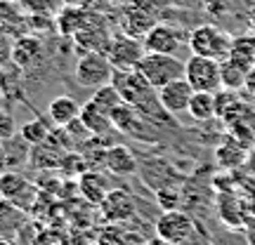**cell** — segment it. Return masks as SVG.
Here are the masks:
<instances>
[{"label":"cell","mask_w":255,"mask_h":245,"mask_svg":"<svg viewBox=\"0 0 255 245\" xmlns=\"http://www.w3.org/2000/svg\"><path fill=\"white\" fill-rule=\"evenodd\" d=\"M232 43H234V38L215 24H201L187 38V47H189L191 55L210 57V59H218V62H225L229 57Z\"/></svg>","instance_id":"1"},{"label":"cell","mask_w":255,"mask_h":245,"mask_svg":"<svg viewBox=\"0 0 255 245\" xmlns=\"http://www.w3.org/2000/svg\"><path fill=\"white\" fill-rule=\"evenodd\" d=\"M137 71L142 73L154 90L163 87L168 82L184 78V62L177 55H158V52H146L142 62L137 66Z\"/></svg>","instance_id":"2"},{"label":"cell","mask_w":255,"mask_h":245,"mask_svg":"<svg viewBox=\"0 0 255 245\" xmlns=\"http://www.w3.org/2000/svg\"><path fill=\"white\" fill-rule=\"evenodd\" d=\"M116 76V69L111 66L109 57L104 52H85L81 55V59L76 62L73 69V78L81 87H92L97 90L102 85H109Z\"/></svg>","instance_id":"3"},{"label":"cell","mask_w":255,"mask_h":245,"mask_svg":"<svg viewBox=\"0 0 255 245\" xmlns=\"http://www.w3.org/2000/svg\"><path fill=\"white\" fill-rule=\"evenodd\" d=\"M184 78L194 92H218L222 90V76H220V62L210 57L191 55L184 62Z\"/></svg>","instance_id":"4"},{"label":"cell","mask_w":255,"mask_h":245,"mask_svg":"<svg viewBox=\"0 0 255 245\" xmlns=\"http://www.w3.org/2000/svg\"><path fill=\"white\" fill-rule=\"evenodd\" d=\"M144 55H146V50H144L142 38L128 36V33H121V36L111 38V45L107 50V57H109L111 66L116 71H137V66H139Z\"/></svg>","instance_id":"5"},{"label":"cell","mask_w":255,"mask_h":245,"mask_svg":"<svg viewBox=\"0 0 255 245\" xmlns=\"http://www.w3.org/2000/svg\"><path fill=\"white\" fill-rule=\"evenodd\" d=\"M0 191H2V198L14 203L19 210H28L36 205V196H38V186L26 174L17 172V170H7V172L0 174Z\"/></svg>","instance_id":"6"},{"label":"cell","mask_w":255,"mask_h":245,"mask_svg":"<svg viewBox=\"0 0 255 245\" xmlns=\"http://www.w3.org/2000/svg\"><path fill=\"white\" fill-rule=\"evenodd\" d=\"M154 229H156V236L165 238V241H170L175 245L184 243L187 238H191L196 234L194 219L187 212H182V210H163L161 217L156 219Z\"/></svg>","instance_id":"7"},{"label":"cell","mask_w":255,"mask_h":245,"mask_svg":"<svg viewBox=\"0 0 255 245\" xmlns=\"http://www.w3.org/2000/svg\"><path fill=\"white\" fill-rule=\"evenodd\" d=\"M194 97V87H191L187 78H180V81H173L158 87L156 90V99L161 104V109L170 116H180V113H187L189 109V101Z\"/></svg>","instance_id":"8"},{"label":"cell","mask_w":255,"mask_h":245,"mask_svg":"<svg viewBox=\"0 0 255 245\" xmlns=\"http://www.w3.org/2000/svg\"><path fill=\"white\" fill-rule=\"evenodd\" d=\"M144 50L146 52H158V55H177L180 47H182L184 38L182 33L175 26H168V24H156L144 38Z\"/></svg>","instance_id":"9"},{"label":"cell","mask_w":255,"mask_h":245,"mask_svg":"<svg viewBox=\"0 0 255 245\" xmlns=\"http://www.w3.org/2000/svg\"><path fill=\"white\" fill-rule=\"evenodd\" d=\"M100 208L109 224H121V222H128V219L135 217V200L130 193L121 189H111L107 193V198L100 203Z\"/></svg>","instance_id":"10"},{"label":"cell","mask_w":255,"mask_h":245,"mask_svg":"<svg viewBox=\"0 0 255 245\" xmlns=\"http://www.w3.org/2000/svg\"><path fill=\"white\" fill-rule=\"evenodd\" d=\"M109 191L111 186L107 182V174H102L100 170H85L78 177V193L92 205H100L102 200L107 198Z\"/></svg>","instance_id":"11"},{"label":"cell","mask_w":255,"mask_h":245,"mask_svg":"<svg viewBox=\"0 0 255 245\" xmlns=\"http://www.w3.org/2000/svg\"><path fill=\"white\" fill-rule=\"evenodd\" d=\"M104 170H109L116 177H130L137 172V158L132 151L123 144H114L107 149V158H104Z\"/></svg>","instance_id":"12"},{"label":"cell","mask_w":255,"mask_h":245,"mask_svg":"<svg viewBox=\"0 0 255 245\" xmlns=\"http://www.w3.org/2000/svg\"><path fill=\"white\" fill-rule=\"evenodd\" d=\"M123 33H128V36H135V38H144L151 28L156 26L154 17L149 14V12H144V7L142 5H137V2H130L126 7V12H123Z\"/></svg>","instance_id":"13"},{"label":"cell","mask_w":255,"mask_h":245,"mask_svg":"<svg viewBox=\"0 0 255 245\" xmlns=\"http://www.w3.org/2000/svg\"><path fill=\"white\" fill-rule=\"evenodd\" d=\"M47 118L57 127H66L76 118H81V104L69 97V94H59L55 99H50L47 104Z\"/></svg>","instance_id":"14"},{"label":"cell","mask_w":255,"mask_h":245,"mask_svg":"<svg viewBox=\"0 0 255 245\" xmlns=\"http://www.w3.org/2000/svg\"><path fill=\"white\" fill-rule=\"evenodd\" d=\"M43 59V43L33 36H21L12 43V62L21 69H33Z\"/></svg>","instance_id":"15"},{"label":"cell","mask_w":255,"mask_h":245,"mask_svg":"<svg viewBox=\"0 0 255 245\" xmlns=\"http://www.w3.org/2000/svg\"><path fill=\"white\" fill-rule=\"evenodd\" d=\"M248 151H251V149H246L244 144H239L234 137H227V139L218 146L215 158H218L220 167H225V170H237L241 165H246Z\"/></svg>","instance_id":"16"},{"label":"cell","mask_w":255,"mask_h":245,"mask_svg":"<svg viewBox=\"0 0 255 245\" xmlns=\"http://www.w3.org/2000/svg\"><path fill=\"white\" fill-rule=\"evenodd\" d=\"M81 120H83V125L90 130V135H95V137H107L111 130H114L111 116L104 113L102 109H97L92 101H88V104L81 106Z\"/></svg>","instance_id":"17"},{"label":"cell","mask_w":255,"mask_h":245,"mask_svg":"<svg viewBox=\"0 0 255 245\" xmlns=\"http://www.w3.org/2000/svg\"><path fill=\"white\" fill-rule=\"evenodd\" d=\"M88 24H90V21H88L85 9L78 7V5H66V7L57 14V28H59L62 36L73 38L76 33H81Z\"/></svg>","instance_id":"18"},{"label":"cell","mask_w":255,"mask_h":245,"mask_svg":"<svg viewBox=\"0 0 255 245\" xmlns=\"http://www.w3.org/2000/svg\"><path fill=\"white\" fill-rule=\"evenodd\" d=\"M73 40H76V45L83 50V55H85V52H104V55H107V50H109V45H111L109 33H107L104 28H95L92 24H88L81 33H76Z\"/></svg>","instance_id":"19"},{"label":"cell","mask_w":255,"mask_h":245,"mask_svg":"<svg viewBox=\"0 0 255 245\" xmlns=\"http://www.w3.org/2000/svg\"><path fill=\"white\" fill-rule=\"evenodd\" d=\"M111 123H114V130H119L123 135H139L142 130V118L132 104H119L116 109L111 111Z\"/></svg>","instance_id":"20"},{"label":"cell","mask_w":255,"mask_h":245,"mask_svg":"<svg viewBox=\"0 0 255 245\" xmlns=\"http://www.w3.org/2000/svg\"><path fill=\"white\" fill-rule=\"evenodd\" d=\"M229 62H234L237 66L251 71L255 66V33L253 36H241L234 38L232 43V50H229Z\"/></svg>","instance_id":"21"},{"label":"cell","mask_w":255,"mask_h":245,"mask_svg":"<svg viewBox=\"0 0 255 245\" xmlns=\"http://www.w3.org/2000/svg\"><path fill=\"white\" fill-rule=\"evenodd\" d=\"M187 113H189L194 120H199V123H206V120L215 118V116H218V109H215V92H194Z\"/></svg>","instance_id":"22"},{"label":"cell","mask_w":255,"mask_h":245,"mask_svg":"<svg viewBox=\"0 0 255 245\" xmlns=\"http://www.w3.org/2000/svg\"><path fill=\"white\" fill-rule=\"evenodd\" d=\"M246 69H241V66H237L234 62H229V59H225V62H220V76H222V87L225 90H244L246 87Z\"/></svg>","instance_id":"23"},{"label":"cell","mask_w":255,"mask_h":245,"mask_svg":"<svg viewBox=\"0 0 255 245\" xmlns=\"http://www.w3.org/2000/svg\"><path fill=\"white\" fill-rule=\"evenodd\" d=\"M90 101L97 106V109H102L104 113H109L116 109L119 104H123V97H121V92L116 90V85L114 82H109V85H102V87H97L95 90V94L90 97Z\"/></svg>","instance_id":"24"},{"label":"cell","mask_w":255,"mask_h":245,"mask_svg":"<svg viewBox=\"0 0 255 245\" xmlns=\"http://www.w3.org/2000/svg\"><path fill=\"white\" fill-rule=\"evenodd\" d=\"M19 135L24 137L31 146H38V144H43L52 132H50V125H47L43 118H33V120H28V123H24V125L19 127Z\"/></svg>","instance_id":"25"},{"label":"cell","mask_w":255,"mask_h":245,"mask_svg":"<svg viewBox=\"0 0 255 245\" xmlns=\"http://www.w3.org/2000/svg\"><path fill=\"white\" fill-rule=\"evenodd\" d=\"M24 217H26V212L24 210H19L14 203H9V200L0 198V236H2V231L5 229H19L14 227V224H21L24 222Z\"/></svg>","instance_id":"26"},{"label":"cell","mask_w":255,"mask_h":245,"mask_svg":"<svg viewBox=\"0 0 255 245\" xmlns=\"http://www.w3.org/2000/svg\"><path fill=\"white\" fill-rule=\"evenodd\" d=\"M19 135V127L14 116L7 109H0V142H9L12 137Z\"/></svg>","instance_id":"27"},{"label":"cell","mask_w":255,"mask_h":245,"mask_svg":"<svg viewBox=\"0 0 255 245\" xmlns=\"http://www.w3.org/2000/svg\"><path fill=\"white\" fill-rule=\"evenodd\" d=\"M158 200L165 210H177L180 208V193L175 189H161L158 191Z\"/></svg>","instance_id":"28"},{"label":"cell","mask_w":255,"mask_h":245,"mask_svg":"<svg viewBox=\"0 0 255 245\" xmlns=\"http://www.w3.org/2000/svg\"><path fill=\"white\" fill-rule=\"evenodd\" d=\"M246 90L251 92V94H253L255 97V66L253 69H251V71L246 73Z\"/></svg>","instance_id":"29"},{"label":"cell","mask_w":255,"mask_h":245,"mask_svg":"<svg viewBox=\"0 0 255 245\" xmlns=\"http://www.w3.org/2000/svg\"><path fill=\"white\" fill-rule=\"evenodd\" d=\"M180 245H208V241H206V238H203L199 231H196L194 236L187 238V241H184V243H180Z\"/></svg>","instance_id":"30"},{"label":"cell","mask_w":255,"mask_h":245,"mask_svg":"<svg viewBox=\"0 0 255 245\" xmlns=\"http://www.w3.org/2000/svg\"><path fill=\"white\" fill-rule=\"evenodd\" d=\"M7 170H9V165H7V154H5V144L0 142V174L7 172Z\"/></svg>","instance_id":"31"},{"label":"cell","mask_w":255,"mask_h":245,"mask_svg":"<svg viewBox=\"0 0 255 245\" xmlns=\"http://www.w3.org/2000/svg\"><path fill=\"white\" fill-rule=\"evenodd\" d=\"M121 245H146V241H142V238L135 236V234H130V236L123 238V243Z\"/></svg>","instance_id":"32"},{"label":"cell","mask_w":255,"mask_h":245,"mask_svg":"<svg viewBox=\"0 0 255 245\" xmlns=\"http://www.w3.org/2000/svg\"><path fill=\"white\" fill-rule=\"evenodd\" d=\"M102 2L114 5V7H128V5H130V2H135V0H102Z\"/></svg>","instance_id":"33"},{"label":"cell","mask_w":255,"mask_h":245,"mask_svg":"<svg viewBox=\"0 0 255 245\" xmlns=\"http://www.w3.org/2000/svg\"><path fill=\"white\" fill-rule=\"evenodd\" d=\"M146 245H175V243H170V241H165V238H161V236H154L146 241Z\"/></svg>","instance_id":"34"},{"label":"cell","mask_w":255,"mask_h":245,"mask_svg":"<svg viewBox=\"0 0 255 245\" xmlns=\"http://www.w3.org/2000/svg\"><path fill=\"white\" fill-rule=\"evenodd\" d=\"M0 245H19V243H14V241L7 236H0Z\"/></svg>","instance_id":"35"},{"label":"cell","mask_w":255,"mask_h":245,"mask_svg":"<svg viewBox=\"0 0 255 245\" xmlns=\"http://www.w3.org/2000/svg\"><path fill=\"white\" fill-rule=\"evenodd\" d=\"M251 28H253V33H255V12L251 14Z\"/></svg>","instance_id":"36"},{"label":"cell","mask_w":255,"mask_h":245,"mask_svg":"<svg viewBox=\"0 0 255 245\" xmlns=\"http://www.w3.org/2000/svg\"><path fill=\"white\" fill-rule=\"evenodd\" d=\"M0 198H2V191H0Z\"/></svg>","instance_id":"37"}]
</instances>
